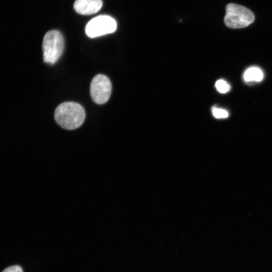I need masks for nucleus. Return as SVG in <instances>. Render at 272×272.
<instances>
[{
  "instance_id": "8",
  "label": "nucleus",
  "mask_w": 272,
  "mask_h": 272,
  "mask_svg": "<svg viewBox=\"0 0 272 272\" xmlns=\"http://www.w3.org/2000/svg\"><path fill=\"white\" fill-rule=\"evenodd\" d=\"M215 87L221 93H226L229 92L231 89L230 85L223 79L218 80L216 82Z\"/></svg>"
},
{
  "instance_id": "10",
  "label": "nucleus",
  "mask_w": 272,
  "mask_h": 272,
  "mask_svg": "<svg viewBox=\"0 0 272 272\" xmlns=\"http://www.w3.org/2000/svg\"><path fill=\"white\" fill-rule=\"evenodd\" d=\"M2 272H23V270L19 265H13L6 268Z\"/></svg>"
},
{
  "instance_id": "6",
  "label": "nucleus",
  "mask_w": 272,
  "mask_h": 272,
  "mask_svg": "<svg viewBox=\"0 0 272 272\" xmlns=\"http://www.w3.org/2000/svg\"><path fill=\"white\" fill-rule=\"evenodd\" d=\"M102 6V0H76L74 8L78 13L89 15L96 13Z\"/></svg>"
},
{
  "instance_id": "5",
  "label": "nucleus",
  "mask_w": 272,
  "mask_h": 272,
  "mask_svg": "<svg viewBox=\"0 0 272 272\" xmlns=\"http://www.w3.org/2000/svg\"><path fill=\"white\" fill-rule=\"evenodd\" d=\"M111 83L106 76L99 74L94 77L90 85L91 96L94 102L99 104L106 103L111 93Z\"/></svg>"
},
{
  "instance_id": "1",
  "label": "nucleus",
  "mask_w": 272,
  "mask_h": 272,
  "mask_svg": "<svg viewBox=\"0 0 272 272\" xmlns=\"http://www.w3.org/2000/svg\"><path fill=\"white\" fill-rule=\"evenodd\" d=\"M85 111L79 104L66 102L60 104L54 112V118L62 128L73 130L80 127L85 118Z\"/></svg>"
},
{
  "instance_id": "7",
  "label": "nucleus",
  "mask_w": 272,
  "mask_h": 272,
  "mask_svg": "<svg viewBox=\"0 0 272 272\" xmlns=\"http://www.w3.org/2000/svg\"><path fill=\"white\" fill-rule=\"evenodd\" d=\"M263 78L261 70L256 66L250 67L244 73L243 79L246 83L259 82Z\"/></svg>"
},
{
  "instance_id": "4",
  "label": "nucleus",
  "mask_w": 272,
  "mask_h": 272,
  "mask_svg": "<svg viewBox=\"0 0 272 272\" xmlns=\"http://www.w3.org/2000/svg\"><path fill=\"white\" fill-rule=\"evenodd\" d=\"M117 24L110 16L100 15L91 20L87 24L85 32L90 38H94L115 31Z\"/></svg>"
},
{
  "instance_id": "9",
  "label": "nucleus",
  "mask_w": 272,
  "mask_h": 272,
  "mask_svg": "<svg viewBox=\"0 0 272 272\" xmlns=\"http://www.w3.org/2000/svg\"><path fill=\"white\" fill-rule=\"evenodd\" d=\"M212 113L216 118H225L229 116V113L227 110L216 107L212 108Z\"/></svg>"
},
{
  "instance_id": "3",
  "label": "nucleus",
  "mask_w": 272,
  "mask_h": 272,
  "mask_svg": "<svg viewBox=\"0 0 272 272\" xmlns=\"http://www.w3.org/2000/svg\"><path fill=\"white\" fill-rule=\"evenodd\" d=\"M64 46L62 34L58 31L52 30L44 35L42 48L44 61L53 64L62 54Z\"/></svg>"
},
{
  "instance_id": "2",
  "label": "nucleus",
  "mask_w": 272,
  "mask_h": 272,
  "mask_svg": "<svg viewBox=\"0 0 272 272\" xmlns=\"http://www.w3.org/2000/svg\"><path fill=\"white\" fill-rule=\"evenodd\" d=\"M254 19L253 12L243 6L230 3L226 7L224 22L226 26L230 28L246 27L252 23Z\"/></svg>"
}]
</instances>
